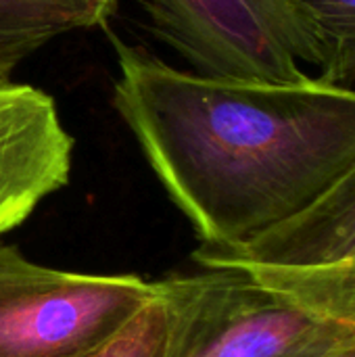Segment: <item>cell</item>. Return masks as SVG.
I'll return each mask as SVG.
<instances>
[{
    "mask_svg": "<svg viewBox=\"0 0 355 357\" xmlns=\"http://www.w3.org/2000/svg\"><path fill=\"white\" fill-rule=\"evenodd\" d=\"M71 157L73 138L54 98L31 84L0 82V234L69 182Z\"/></svg>",
    "mask_w": 355,
    "mask_h": 357,
    "instance_id": "obj_5",
    "label": "cell"
},
{
    "mask_svg": "<svg viewBox=\"0 0 355 357\" xmlns=\"http://www.w3.org/2000/svg\"><path fill=\"white\" fill-rule=\"evenodd\" d=\"M113 107L201 245H243L320 201L355 165V90L203 77L115 33Z\"/></svg>",
    "mask_w": 355,
    "mask_h": 357,
    "instance_id": "obj_1",
    "label": "cell"
},
{
    "mask_svg": "<svg viewBox=\"0 0 355 357\" xmlns=\"http://www.w3.org/2000/svg\"><path fill=\"white\" fill-rule=\"evenodd\" d=\"M241 270L299 307L335 324L355 328V251L337 264L316 270Z\"/></svg>",
    "mask_w": 355,
    "mask_h": 357,
    "instance_id": "obj_8",
    "label": "cell"
},
{
    "mask_svg": "<svg viewBox=\"0 0 355 357\" xmlns=\"http://www.w3.org/2000/svg\"><path fill=\"white\" fill-rule=\"evenodd\" d=\"M355 251V165L310 209L243 245H201L203 268L316 270Z\"/></svg>",
    "mask_w": 355,
    "mask_h": 357,
    "instance_id": "obj_6",
    "label": "cell"
},
{
    "mask_svg": "<svg viewBox=\"0 0 355 357\" xmlns=\"http://www.w3.org/2000/svg\"><path fill=\"white\" fill-rule=\"evenodd\" d=\"M136 274H80L0 243V357H82L157 297Z\"/></svg>",
    "mask_w": 355,
    "mask_h": 357,
    "instance_id": "obj_4",
    "label": "cell"
},
{
    "mask_svg": "<svg viewBox=\"0 0 355 357\" xmlns=\"http://www.w3.org/2000/svg\"><path fill=\"white\" fill-rule=\"evenodd\" d=\"M318 21L326 59L318 79L352 88L355 82V0H299Z\"/></svg>",
    "mask_w": 355,
    "mask_h": 357,
    "instance_id": "obj_9",
    "label": "cell"
},
{
    "mask_svg": "<svg viewBox=\"0 0 355 357\" xmlns=\"http://www.w3.org/2000/svg\"><path fill=\"white\" fill-rule=\"evenodd\" d=\"M318 357H355V328Z\"/></svg>",
    "mask_w": 355,
    "mask_h": 357,
    "instance_id": "obj_11",
    "label": "cell"
},
{
    "mask_svg": "<svg viewBox=\"0 0 355 357\" xmlns=\"http://www.w3.org/2000/svg\"><path fill=\"white\" fill-rule=\"evenodd\" d=\"M153 33L192 73L216 79L291 84L299 63L322 67L326 40L299 0H140Z\"/></svg>",
    "mask_w": 355,
    "mask_h": 357,
    "instance_id": "obj_2",
    "label": "cell"
},
{
    "mask_svg": "<svg viewBox=\"0 0 355 357\" xmlns=\"http://www.w3.org/2000/svg\"><path fill=\"white\" fill-rule=\"evenodd\" d=\"M167 310L165 357H318L352 326L324 320L241 268L159 280Z\"/></svg>",
    "mask_w": 355,
    "mask_h": 357,
    "instance_id": "obj_3",
    "label": "cell"
},
{
    "mask_svg": "<svg viewBox=\"0 0 355 357\" xmlns=\"http://www.w3.org/2000/svg\"><path fill=\"white\" fill-rule=\"evenodd\" d=\"M119 0H0V82L46 44L107 27Z\"/></svg>",
    "mask_w": 355,
    "mask_h": 357,
    "instance_id": "obj_7",
    "label": "cell"
},
{
    "mask_svg": "<svg viewBox=\"0 0 355 357\" xmlns=\"http://www.w3.org/2000/svg\"><path fill=\"white\" fill-rule=\"evenodd\" d=\"M165 354L167 310L157 291V297L136 312L115 335L82 357H165Z\"/></svg>",
    "mask_w": 355,
    "mask_h": 357,
    "instance_id": "obj_10",
    "label": "cell"
}]
</instances>
